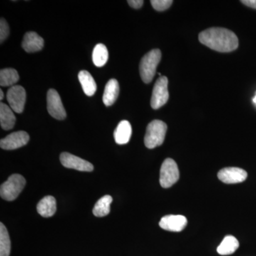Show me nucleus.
I'll return each mask as SVG.
<instances>
[{"label": "nucleus", "mask_w": 256, "mask_h": 256, "mask_svg": "<svg viewBox=\"0 0 256 256\" xmlns=\"http://www.w3.org/2000/svg\"><path fill=\"white\" fill-rule=\"evenodd\" d=\"M44 41L43 38L34 32H30L25 34L22 46L25 52L28 53H34L40 52L43 48Z\"/></svg>", "instance_id": "ddd939ff"}, {"label": "nucleus", "mask_w": 256, "mask_h": 256, "mask_svg": "<svg viewBox=\"0 0 256 256\" xmlns=\"http://www.w3.org/2000/svg\"><path fill=\"white\" fill-rule=\"evenodd\" d=\"M239 242L233 236H226L217 248V252L222 256L233 254L238 248Z\"/></svg>", "instance_id": "6ab92c4d"}, {"label": "nucleus", "mask_w": 256, "mask_h": 256, "mask_svg": "<svg viewBox=\"0 0 256 256\" xmlns=\"http://www.w3.org/2000/svg\"><path fill=\"white\" fill-rule=\"evenodd\" d=\"M20 80V76L14 68L2 69L0 72V85L1 86H14Z\"/></svg>", "instance_id": "412c9836"}, {"label": "nucleus", "mask_w": 256, "mask_h": 256, "mask_svg": "<svg viewBox=\"0 0 256 256\" xmlns=\"http://www.w3.org/2000/svg\"><path fill=\"white\" fill-rule=\"evenodd\" d=\"M26 185V180L22 175H11L8 180L1 185L0 195L6 201H14L22 192Z\"/></svg>", "instance_id": "20e7f679"}, {"label": "nucleus", "mask_w": 256, "mask_h": 256, "mask_svg": "<svg viewBox=\"0 0 256 256\" xmlns=\"http://www.w3.org/2000/svg\"><path fill=\"white\" fill-rule=\"evenodd\" d=\"M188 220L182 215H168L160 220L159 225L164 230L172 232H180L185 228Z\"/></svg>", "instance_id": "f8f14e48"}, {"label": "nucleus", "mask_w": 256, "mask_h": 256, "mask_svg": "<svg viewBox=\"0 0 256 256\" xmlns=\"http://www.w3.org/2000/svg\"><path fill=\"white\" fill-rule=\"evenodd\" d=\"M47 110L55 119L62 120L66 117V112L60 94L54 89H50L47 92Z\"/></svg>", "instance_id": "0eeeda50"}, {"label": "nucleus", "mask_w": 256, "mask_h": 256, "mask_svg": "<svg viewBox=\"0 0 256 256\" xmlns=\"http://www.w3.org/2000/svg\"><path fill=\"white\" fill-rule=\"evenodd\" d=\"M10 34V28L4 18H2L0 21V42H3L8 38Z\"/></svg>", "instance_id": "393cba45"}, {"label": "nucleus", "mask_w": 256, "mask_h": 256, "mask_svg": "<svg viewBox=\"0 0 256 256\" xmlns=\"http://www.w3.org/2000/svg\"><path fill=\"white\" fill-rule=\"evenodd\" d=\"M78 80L82 84V90L88 96H92L95 94L97 86L95 80L90 74L87 70H82L78 74Z\"/></svg>", "instance_id": "a211bd4d"}, {"label": "nucleus", "mask_w": 256, "mask_h": 256, "mask_svg": "<svg viewBox=\"0 0 256 256\" xmlns=\"http://www.w3.org/2000/svg\"><path fill=\"white\" fill-rule=\"evenodd\" d=\"M128 4L134 9H140L142 8L144 1L142 0H129L128 1Z\"/></svg>", "instance_id": "a878e982"}, {"label": "nucleus", "mask_w": 256, "mask_h": 256, "mask_svg": "<svg viewBox=\"0 0 256 256\" xmlns=\"http://www.w3.org/2000/svg\"><path fill=\"white\" fill-rule=\"evenodd\" d=\"M198 40L210 50L228 53L238 47V38L235 33L225 28H212L202 32Z\"/></svg>", "instance_id": "f257e3e1"}, {"label": "nucleus", "mask_w": 256, "mask_h": 256, "mask_svg": "<svg viewBox=\"0 0 256 256\" xmlns=\"http://www.w3.org/2000/svg\"><path fill=\"white\" fill-rule=\"evenodd\" d=\"M112 202V198L110 195L101 197L100 200L96 202L92 213L97 217L106 216L110 213V204Z\"/></svg>", "instance_id": "aec40b11"}, {"label": "nucleus", "mask_w": 256, "mask_h": 256, "mask_svg": "<svg viewBox=\"0 0 256 256\" xmlns=\"http://www.w3.org/2000/svg\"><path fill=\"white\" fill-rule=\"evenodd\" d=\"M168 130V126L163 121L156 120L146 127L144 144L149 149H153L163 144Z\"/></svg>", "instance_id": "7ed1b4c3"}, {"label": "nucleus", "mask_w": 256, "mask_h": 256, "mask_svg": "<svg viewBox=\"0 0 256 256\" xmlns=\"http://www.w3.org/2000/svg\"><path fill=\"white\" fill-rule=\"evenodd\" d=\"M240 2H242V4L246 5L249 8L256 9V0H242V1Z\"/></svg>", "instance_id": "bb28decb"}, {"label": "nucleus", "mask_w": 256, "mask_h": 256, "mask_svg": "<svg viewBox=\"0 0 256 256\" xmlns=\"http://www.w3.org/2000/svg\"><path fill=\"white\" fill-rule=\"evenodd\" d=\"M11 242L9 234L2 223L0 224V256H10Z\"/></svg>", "instance_id": "5701e85b"}, {"label": "nucleus", "mask_w": 256, "mask_h": 256, "mask_svg": "<svg viewBox=\"0 0 256 256\" xmlns=\"http://www.w3.org/2000/svg\"><path fill=\"white\" fill-rule=\"evenodd\" d=\"M37 212L42 216L48 218L52 216L56 212V201L54 197L46 196L38 202L36 206Z\"/></svg>", "instance_id": "f3484780"}, {"label": "nucleus", "mask_w": 256, "mask_h": 256, "mask_svg": "<svg viewBox=\"0 0 256 256\" xmlns=\"http://www.w3.org/2000/svg\"><path fill=\"white\" fill-rule=\"evenodd\" d=\"M16 117L12 109L3 102L0 104V124L5 130H9L14 128Z\"/></svg>", "instance_id": "dca6fc26"}, {"label": "nucleus", "mask_w": 256, "mask_h": 256, "mask_svg": "<svg viewBox=\"0 0 256 256\" xmlns=\"http://www.w3.org/2000/svg\"><path fill=\"white\" fill-rule=\"evenodd\" d=\"M169 97L168 79L166 76H160L153 88L150 102L152 108L154 110L160 108L168 102Z\"/></svg>", "instance_id": "423d86ee"}, {"label": "nucleus", "mask_w": 256, "mask_h": 256, "mask_svg": "<svg viewBox=\"0 0 256 256\" xmlns=\"http://www.w3.org/2000/svg\"><path fill=\"white\" fill-rule=\"evenodd\" d=\"M6 98L10 107L18 114H22L26 104V94L21 86H14L10 88L6 94Z\"/></svg>", "instance_id": "6e6552de"}, {"label": "nucleus", "mask_w": 256, "mask_h": 256, "mask_svg": "<svg viewBox=\"0 0 256 256\" xmlns=\"http://www.w3.org/2000/svg\"><path fill=\"white\" fill-rule=\"evenodd\" d=\"M108 60V52L105 45L98 44L96 45L92 52V62L97 67H102Z\"/></svg>", "instance_id": "4be33fe9"}, {"label": "nucleus", "mask_w": 256, "mask_h": 256, "mask_svg": "<svg viewBox=\"0 0 256 256\" xmlns=\"http://www.w3.org/2000/svg\"><path fill=\"white\" fill-rule=\"evenodd\" d=\"M60 161L64 166L68 169L82 172H92L94 169L92 163L68 152L62 153L60 156Z\"/></svg>", "instance_id": "1a4fd4ad"}, {"label": "nucleus", "mask_w": 256, "mask_h": 256, "mask_svg": "<svg viewBox=\"0 0 256 256\" xmlns=\"http://www.w3.org/2000/svg\"><path fill=\"white\" fill-rule=\"evenodd\" d=\"M161 57V50L158 48L150 50L142 57L140 64V74L143 82L149 84L152 80Z\"/></svg>", "instance_id": "f03ea898"}, {"label": "nucleus", "mask_w": 256, "mask_h": 256, "mask_svg": "<svg viewBox=\"0 0 256 256\" xmlns=\"http://www.w3.org/2000/svg\"><path fill=\"white\" fill-rule=\"evenodd\" d=\"M246 171L238 168H226L220 170L218 173V178L225 184L242 183L246 180Z\"/></svg>", "instance_id": "9b49d317"}, {"label": "nucleus", "mask_w": 256, "mask_h": 256, "mask_svg": "<svg viewBox=\"0 0 256 256\" xmlns=\"http://www.w3.org/2000/svg\"><path fill=\"white\" fill-rule=\"evenodd\" d=\"M152 6L156 11L162 12L169 9L172 4V0H152Z\"/></svg>", "instance_id": "b1692460"}, {"label": "nucleus", "mask_w": 256, "mask_h": 256, "mask_svg": "<svg viewBox=\"0 0 256 256\" xmlns=\"http://www.w3.org/2000/svg\"><path fill=\"white\" fill-rule=\"evenodd\" d=\"M120 92L119 84L116 79H110L107 82L104 90L102 101L106 106H110L114 104L118 97Z\"/></svg>", "instance_id": "2eb2a0df"}, {"label": "nucleus", "mask_w": 256, "mask_h": 256, "mask_svg": "<svg viewBox=\"0 0 256 256\" xmlns=\"http://www.w3.org/2000/svg\"><path fill=\"white\" fill-rule=\"evenodd\" d=\"M132 136V127L127 120H122L118 124L114 132V141L118 144H127Z\"/></svg>", "instance_id": "4468645a"}, {"label": "nucleus", "mask_w": 256, "mask_h": 256, "mask_svg": "<svg viewBox=\"0 0 256 256\" xmlns=\"http://www.w3.org/2000/svg\"><path fill=\"white\" fill-rule=\"evenodd\" d=\"M180 171L174 160L168 158L163 162L160 169V183L162 188H170L178 182Z\"/></svg>", "instance_id": "39448f33"}, {"label": "nucleus", "mask_w": 256, "mask_h": 256, "mask_svg": "<svg viewBox=\"0 0 256 256\" xmlns=\"http://www.w3.org/2000/svg\"><path fill=\"white\" fill-rule=\"evenodd\" d=\"M4 98V92H3L2 90H0V100H3Z\"/></svg>", "instance_id": "cd10ccee"}, {"label": "nucleus", "mask_w": 256, "mask_h": 256, "mask_svg": "<svg viewBox=\"0 0 256 256\" xmlns=\"http://www.w3.org/2000/svg\"><path fill=\"white\" fill-rule=\"evenodd\" d=\"M30 140V136L24 131H18L11 133L0 141L2 149L6 150H13L26 146Z\"/></svg>", "instance_id": "9d476101"}, {"label": "nucleus", "mask_w": 256, "mask_h": 256, "mask_svg": "<svg viewBox=\"0 0 256 256\" xmlns=\"http://www.w3.org/2000/svg\"><path fill=\"white\" fill-rule=\"evenodd\" d=\"M254 102L256 104V94L255 97L254 98Z\"/></svg>", "instance_id": "c85d7f7f"}]
</instances>
